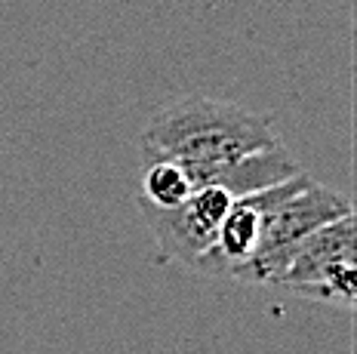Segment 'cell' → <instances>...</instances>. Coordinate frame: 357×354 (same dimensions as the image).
Returning a JSON list of instances; mask_svg holds the SVG:
<instances>
[{"label": "cell", "instance_id": "6", "mask_svg": "<svg viewBox=\"0 0 357 354\" xmlns=\"http://www.w3.org/2000/svg\"><path fill=\"white\" fill-rule=\"evenodd\" d=\"M188 173L176 160H148V169L142 176V188H139V206H151V210H176L191 197Z\"/></svg>", "mask_w": 357, "mask_h": 354}, {"label": "cell", "instance_id": "2", "mask_svg": "<svg viewBox=\"0 0 357 354\" xmlns=\"http://www.w3.org/2000/svg\"><path fill=\"white\" fill-rule=\"evenodd\" d=\"M351 203L333 191L330 185H321L308 176V182L293 191L278 210L268 216L262 228L259 247L252 259L243 268L234 271V280H247V284H278L284 268L293 259V253L305 243V238L317 231V228L336 222V219L348 216Z\"/></svg>", "mask_w": 357, "mask_h": 354}, {"label": "cell", "instance_id": "4", "mask_svg": "<svg viewBox=\"0 0 357 354\" xmlns=\"http://www.w3.org/2000/svg\"><path fill=\"white\" fill-rule=\"evenodd\" d=\"M237 197L222 185H200L191 191V197L176 210H151L142 206L145 222L151 225L158 240V259L182 262L195 268L197 259L213 247L225 213L231 210Z\"/></svg>", "mask_w": 357, "mask_h": 354}, {"label": "cell", "instance_id": "5", "mask_svg": "<svg viewBox=\"0 0 357 354\" xmlns=\"http://www.w3.org/2000/svg\"><path fill=\"white\" fill-rule=\"evenodd\" d=\"M305 182H308V173L302 169L299 176L280 182V185L262 188V191L247 194V197H237L231 203V210L225 213V219H222L219 231H215L213 247L197 259L195 271L234 277V271L243 268V265L252 259V253H256L268 216H271L293 191H299Z\"/></svg>", "mask_w": 357, "mask_h": 354}, {"label": "cell", "instance_id": "1", "mask_svg": "<svg viewBox=\"0 0 357 354\" xmlns=\"http://www.w3.org/2000/svg\"><path fill=\"white\" fill-rule=\"evenodd\" d=\"M271 114L188 93L163 105L142 132L148 160H176L191 185H213L231 164L278 145Z\"/></svg>", "mask_w": 357, "mask_h": 354}, {"label": "cell", "instance_id": "3", "mask_svg": "<svg viewBox=\"0 0 357 354\" xmlns=\"http://www.w3.org/2000/svg\"><path fill=\"white\" fill-rule=\"evenodd\" d=\"M280 290L311 299H336L351 305L357 293V222L354 213L317 228L293 253L278 277Z\"/></svg>", "mask_w": 357, "mask_h": 354}]
</instances>
